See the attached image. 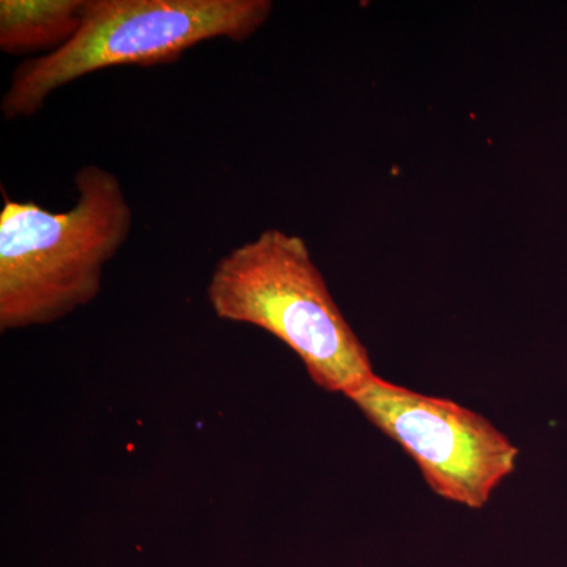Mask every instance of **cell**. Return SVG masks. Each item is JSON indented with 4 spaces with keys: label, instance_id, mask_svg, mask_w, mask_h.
Wrapping results in <instances>:
<instances>
[{
    "label": "cell",
    "instance_id": "1",
    "mask_svg": "<svg viewBox=\"0 0 567 567\" xmlns=\"http://www.w3.org/2000/svg\"><path fill=\"white\" fill-rule=\"evenodd\" d=\"M76 204L51 212L6 196L0 212V330L58 322L102 290L133 230L121 181L96 164L74 175Z\"/></svg>",
    "mask_w": 567,
    "mask_h": 567
},
{
    "label": "cell",
    "instance_id": "2",
    "mask_svg": "<svg viewBox=\"0 0 567 567\" xmlns=\"http://www.w3.org/2000/svg\"><path fill=\"white\" fill-rule=\"evenodd\" d=\"M207 300L227 322L262 328L300 358L312 382L347 394L374 375L303 238L267 229L216 262Z\"/></svg>",
    "mask_w": 567,
    "mask_h": 567
},
{
    "label": "cell",
    "instance_id": "3",
    "mask_svg": "<svg viewBox=\"0 0 567 567\" xmlns=\"http://www.w3.org/2000/svg\"><path fill=\"white\" fill-rule=\"evenodd\" d=\"M271 11L270 0H85L80 32L17 66L0 111L6 121L32 117L52 93L96 71L173 63L204 41L244 43Z\"/></svg>",
    "mask_w": 567,
    "mask_h": 567
},
{
    "label": "cell",
    "instance_id": "4",
    "mask_svg": "<svg viewBox=\"0 0 567 567\" xmlns=\"http://www.w3.org/2000/svg\"><path fill=\"white\" fill-rule=\"evenodd\" d=\"M346 398L416 462L427 486L447 502L481 509L516 470L518 447L486 417L450 399L375 374Z\"/></svg>",
    "mask_w": 567,
    "mask_h": 567
},
{
    "label": "cell",
    "instance_id": "5",
    "mask_svg": "<svg viewBox=\"0 0 567 567\" xmlns=\"http://www.w3.org/2000/svg\"><path fill=\"white\" fill-rule=\"evenodd\" d=\"M85 0H2L0 50L24 55L61 50L80 32Z\"/></svg>",
    "mask_w": 567,
    "mask_h": 567
}]
</instances>
